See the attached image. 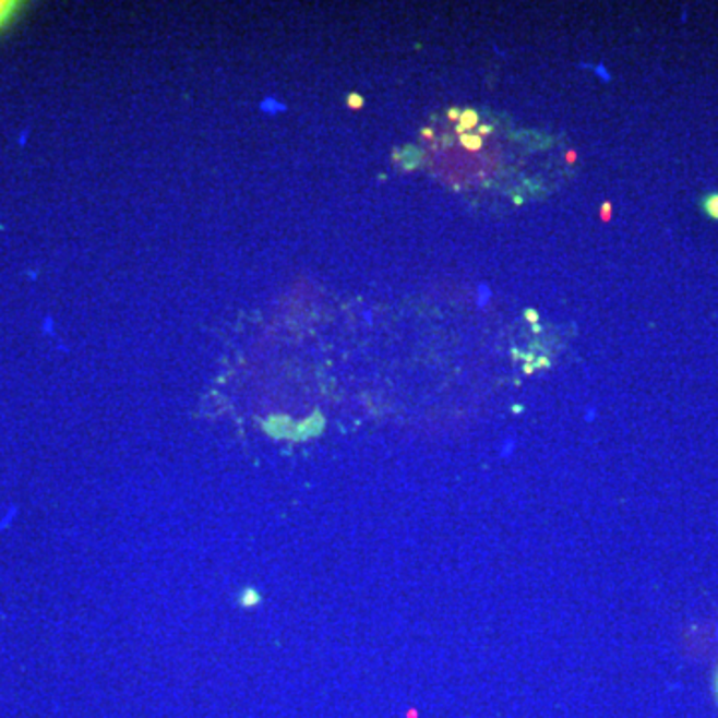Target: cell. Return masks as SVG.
Here are the masks:
<instances>
[{
	"mask_svg": "<svg viewBox=\"0 0 718 718\" xmlns=\"http://www.w3.org/2000/svg\"><path fill=\"white\" fill-rule=\"evenodd\" d=\"M703 208L707 212L708 218L718 220V194H710V196L705 198Z\"/></svg>",
	"mask_w": 718,
	"mask_h": 718,
	"instance_id": "obj_1",
	"label": "cell"
},
{
	"mask_svg": "<svg viewBox=\"0 0 718 718\" xmlns=\"http://www.w3.org/2000/svg\"><path fill=\"white\" fill-rule=\"evenodd\" d=\"M14 12H16L14 2H0V28L11 21Z\"/></svg>",
	"mask_w": 718,
	"mask_h": 718,
	"instance_id": "obj_2",
	"label": "cell"
},
{
	"mask_svg": "<svg viewBox=\"0 0 718 718\" xmlns=\"http://www.w3.org/2000/svg\"><path fill=\"white\" fill-rule=\"evenodd\" d=\"M477 124V115L474 112V110H465V112H462V124L457 127V132L462 134V132H465V130H469V128H474Z\"/></svg>",
	"mask_w": 718,
	"mask_h": 718,
	"instance_id": "obj_3",
	"label": "cell"
},
{
	"mask_svg": "<svg viewBox=\"0 0 718 718\" xmlns=\"http://www.w3.org/2000/svg\"><path fill=\"white\" fill-rule=\"evenodd\" d=\"M258 602H260L258 593H255L254 589H248V591H246V597L242 599V605H246V607H252V605H258Z\"/></svg>",
	"mask_w": 718,
	"mask_h": 718,
	"instance_id": "obj_4",
	"label": "cell"
},
{
	"mask_svg": "<svg viewBox=\"0 0 718 718\" xmlns=\"http://www.w3.org/2000/svg\"><path fill=\"white\" fill-rule=\"evenodd\" d=\"M462 142H464L467 148H471V151H477L481 146V139L479 136H464Z\"/></svg>",
	"mask_w": 718,
	"mask_h": 718,
	"instance_id": "obj_5",
	"label": "cell"
},
{
	"mask_svg": "<svg viewBox=\"0 0 718 718\" xmlns=\"http://www.w3.org/2000/svg\"><path fill=\"white\" fill-rule=\"evenodd\" d=\"M361 103H363V100H361L359 96H356V94H354V96H349V106H354V108H359V106H361Z\"/></svg>",
	"mask_w": 718,
	"mask_h": 718,
	"instance_id": "obj_6",
	"label": "cell"
},
{
	"mask_svg": "<svg viewBox=\"0 0 718 718\" xmlns=\"http://www.w3.org/2000/svg\"><path fill=\"white\" fill-rule=\"evenodd\" d=\"M609 214H611V204H605V206H602V220H609V218H611Z\"/></svg>",
	"mask_w": 718,
	"mask_h": 718,
	"instance_id": "obj_7",
	"label": "cell"
},
{
	"mask_svg": "<svg viewBox=\"0 0 718 718\" xmlns=\"http://www.w3.org/2000/svg\"><path fill=\"white\" fill-rule=\"evenodd\" d=\"M450 117H452L453 120H457V118H462V112H459V110H452V112H450Z\"/></svg>",
	"mask_w": 718,
	"mask_h": 718,
	"instance_id": "obj_8",
	"label": "cell"
},
{
	"mask_svg": "<svg viewBox=\"0 0 718 718\" xmlns=\"http://www.w3.org/2000/svg\"><path fill=\"white\" fill-rule=\"evenodd\" d=\"M479 132H481V134H489V132H491V128L481 127V130H479Z\"/></svg>",
	"mask_w": 718,
	"mask_h": 718,
	"instance_id": "obj_9",
	"label": "cell"
},
{
	"mask_svg": "<svg viewBox=\"0 0 718 718\" xmlns=\"http://www.w3.org/2000/svg\"><path fill=\"white\" fill-rule=\"evenodd\" d=\"M527 318H529V320H537V313H535V312H527Z\"/></svg>",
	"mask_w": 718,
	"mask_h": 718,
	"instance_id": "obj_10",
	"label": "cell"
},
{
	"mask_svg": "<svg viewBox=\"0 0 718 718\" xmlns=\"http://www.w3.org/2000/svg\"><path fill=\"white\" fill-rule=\"evenodd\" d=\"M717 693H718V674H717Z\"/></svg>",
	"mask_w": 718,
	"mask_h": 718,
	"instance_id": "obj_11",
	"label": "cell"
}]
</instances>
